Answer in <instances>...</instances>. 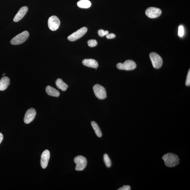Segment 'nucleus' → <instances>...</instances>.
Returning <instances> with one entry per match:
<instances>
[{
	"mask_svg": "<svg viewBox=\"0 0 190 190\" xmlns=\"http://www.w3.org/2000/svg\"><path fill=\"white\" fill-rule=\"evenodd\" d=\"M165 164L169 167H173L179 163L180 159L177 155L172 153L165 154L162 157Z\"/></svg>",
	"mask_w": 190,
	"mask_h": 190,
	"instance_id": "f257e3e1",
	"label": "nucleus"
},
{
	"mask_svg": "<svg viewBox=\"0 0 190 190\" xmlns=\"http://www.w3.org/2000/svg\"><path fill=\"white\" fill-rule=\"evenodd\" d=\"M29 36V33L28 31H24L13 38L10 41V43L15 45L22 44L28 39Z\"/></svg>",
	"mask_w": 190,
	"mask_h": 190,
	"instance_id": "f03ea898",
	"label": "nucleus"
},
{
	"mask_svg": "<svg viewBox=\"0 0 190 190\" xmlns=\"http://www.w3.org/2000/svg\"><path fill=\"white\" fill-rule=\"evenodd\" d=\"M117 67L118 69L130 71L134 69L136 67V64L135 62L131 60H127L123 63H118Z\"/></svg>",
	"mask_w": 190,
	"mask_h": 190,
	"instance_id": "7ed1b4c3",
	"label": "nucleus"
},
{
	"mask_svg": "<svg viewBox=\"0 0 190 190\" xmlns=\"http://www.w3.org/2000/svg\"><path fill=\"white\" fill-rule=\"evenodd\" d=\"M93 90L95 96L100 99H104L107 97L105 88L99 84H96L93 87Z\"/></svg>",
	"mask_w": 190,
	"mask_h": 190,
	"instance_id": "20e7f679",
	"label": "nucleus"
},
{
	"mask_svg": "<svg viewBox=\"0 0 190 190\" xmlns=\"http://www.w3.org/2000/svg\"><path fill=\"white\" fill-rule=\"evenodd\" d=\"M74 162L76 164L75 170L77 171H82L86 168L87 164L86 159L84 156H78L75 157Z\"/></svg>",
	"mask_w": 190,
	"mask_h": 190,
	"instance_id": "39448f33",
	"label": "nucleus"
},
{
	"mask_svg": "<svg viewBox=\"0 0 190 190\" xmlns=\"http://www.w3.org/2000/svg\"><path fill=\"white\" fill-rule=\"evenodd\" d=\"M150 57L153 67L155 68L159 69L162 67L163 60L158 54L155 52H152L150 54Z\"/></svg>",
	"mask_w": 190,
	"mask_h": 190,
	"instance_id": "423d86ee",
	"label": "nucleus"
},
{
	"mask_svg": "<svg viewBox=\"0 0 190 190\" xmlns=\"http://www.w3.org/2000/svg\"><path fill=\"white\" fill-rule=\"evenodd\" d=\"M88 28L86 27H82L77 32H74L68 37V39L71 41H74L82 37L86 33Z\"/></svg>",
	"mask_w": 190,
	"mask_h": 190,
	"instance_id": "0eeeda50",
	"label": "nucleus"
},
{
	"mask_svg": "<svg viewBox=\"0 0 190 190\" xmlns=\"http://www.w3.org/2000/svg\"><path fill=\"white\" fill-rule=\"evenodd\" d=\"M48 23L50 29L52 31H55L59 28L60 22L57 16L52 15L48 19Z\"/></svg>",
	"mask_w": 190,
	"mask_h": 190,
	"instance_id": "6e6552de",
	"label": "nucleus"
},
{
	"mask_svg": "<svg viewBox=\"0 0 190 190\" xmlns=\"http://www.w3.org/2000/svg\"><path fill=\"white\" fill-rule=\"evenodd\" d=\"M161 10L155 7H149L145 11V14L147 16L152 18H158L161 15Z\"/></svg>",
	"mask_w": 190,
	"mask_h": 190,
	"instance_id": "1a4fd4ad",
	"label": "nucleus"
},
{
	"mask_svg": "<svg viewBox=\"0 0 190 190\" xmlns=\"http://www.w3.org/2000/svg\"><path fill=\"white\" fill-rule=\"evenodd\" d=\"M36 110L34 108H30L27 110L24 118V123L28 124L33 121L36 115Z\"/></svg>",
	"mask_w": 190,
	"mask_h": 190,
	"instance_id": "9d476101",
	"label": "nucleus"
},
{
	"mask_svg": "<svg viewBox=\"0 0 190 190\" xmlns=\"http://www.w3.org/2000/svg\"><path fill=\"white\" fill-rule=\"evenodd\" d=\"M50 157V153L49 150H46L42 152L41 159V164L42 168L45 169L47 167Z\"/></svg>",
	"mask_w": 190,
	"mask_h": 190,
	"instance_id": "9b49d317",
	"label": "nucleus"
},
{
	"mask_svg": "<svg viewBox=\"0 0 190 190\" xmlns=\"http://www.w3.org/2000/svg\"><path fill=\"white\" fill-rule=\"evenodd\" d=\"M28 11V8L27 7L24 6L21 8L13 18L14 22H18L20 21L26 15Z\"/></svg>",
	"mask_w": 190,
	"mask_h": 190,
	"instance_id": "f8f14e48",
	"label": "nucleus"
},
{
	"mask_svg": "<svg viewBox=\"0 0 190 190\" xmlns=\"http://www.w3.org/2000/svg\"><path fill=\"white\" fill-rule=\"evenodd\" d=\"M82 63L86 66L93 68L97 69L98 67V62L94 59H84L82 61Z\"/></svg>",
	"mask_w": 190,
	"mask_h": 190,
	"instance_id": "ddd939ff",
	"label": "nucleus"
},
{
	"mask_svg": "<svg viewBox=\"0 0 190 190\" xmlns=\"http://www.w3.org/2000/svg\"><path fill=\"white\" fill-rule=\"evenodd\" d=\"M10 84V80L8 77H4L0 80V91H4L7 89Z\"/></svg>",
	"mask_w": 190,
	"mask_h": 190,
	"instance_id": "4468645a",
	"label": "nucleus"
},
{
	"mask_svg": "<svg viewBox=\"0 0 190 190\" xmlns=\"http://www.w3.org/2000/svg\"><path fill=\"white\" fill-rule=\"evenodd\" d=\"M46 91L47 94L50 96L57 97L60 95L59 91L49 86L46 87Z\"/></svg>",
	"mask_w": 190,
	"mask_h": 190,
	"instance_id": "2eb2a0df",
	"label": "nucleus"
},
{
	"mask_svg": "<svg viewBox=\"0 0 190 190\" xmlns=\"http://www.w3.org/2000/svg\"><path fill=\"white\" fill-rule=\"evenodd\" d=\"M55 84L57 88L63 91H65L68 88V86L67 84L63 82L61 79H58L56 81Z\"/></svg>",
	"mask_w": 190,
	"mask_h": 190,
	"instance_id": "dca6fc26",
	"label": "nucleus"
},
{
	"mask_svg": "<svg viewBox=\"0 0 190 190\" xmlns=\"http://www.w3.org/2000/svg\"><path fill=\"white\" fill-rule=\"evenodd\" d=\"M77 5L82 8L86 9L90 7L91 3L88 0H80L77 2Z\"/></svg>",
	"mask_w": 190,
	"mask_h": 190,
	"instance_id": "f3484780",
	"label": "nucleus"
},
{
	"mask_svg": "<svg viewBox=\"0 0 190 190\" xmlns=\"http://www.w3.org/2000/svg\"><path fill=\"white\" fill-rule=\"evenodd\" d=\"M91 124L92 127L94 129L97 136L99 137H102V131H101V130L97 124L94 121H92Z\"/></svg>",
	"mask_w": 190,
	"mask_h": 190,
	"instance_id": "a211bd4d",
	"label": "nucleus"
},
{
	"mask_svg": "<svg viewBox=\"0 0 190 190\" xmlns=\"http://www.w3.org/2000/svg\"><path fill=\"white\" fill-rule=\"evenodd\" d=\"M104 160L105 163L107 167H110L111 166V162L109 157L107 154H105L104 155Z\"/></svg>",
	"mask_w": 190,
	"mask_h": 190,
	"instance_id": "6ab92c4d",
	"label": "nucleus"
},
{
	"mask_svg": "<svg viewBox=\"0 0 190 190\" xmlns=\"http://www.w3.org/2000/svg\"><path fill=\"white\" fill-rule=\"evenodd\" d=\"M88 44L89 46L91 47H94L98 44V42L95 40H90L88 41Z\"/></svg>",
	"mask_w": 190,
	"mask_h": 190,
	"instance_id": "aec40b11",
	"label": "nucleus"
},
{
	"mask_svg": "<svg viewBox=\"0 0 190 190\" xmlns=\"http://www.w3.org/2000/svg\"><path fill=\"white\" fill-rule=\"evenodd\" d=\"M108 31H105L102 29H100L98 31V34L100 37H103L105 36L106 35L108 34Z\"/></svg>",
	"mask_w": 190,
	"mask_h": 190,
	"instance_id": "412c9836",
	"label": "nucleus"
},
{
	"mask_svg": "<svg viewBox=\"0 0 190 190\" xmlns=\"http://www.w3.org/2000/svg\"><path fill=\"white\" fill-rule=\"evenodd\" d=\"M184 34V29L183 26H180L179 27V30H178V35L181 37L183 36Z\"/></svg>",
	"mask_w": 190,
	"mask_h": 190,
	"instance_id": "4be33fe9",
	"label": "nucleus"
},
{
	"mask_svg": "<svg viewBox=\"0 0 190 190\" xmlns=\"http://www.w3.org/2000/svg\"><path fill=\"white\" fill-rule=\"evenodd\" d=\"M186 85L187 86H189L190 85V69L188 72L187 77L186 80Z\"/></svg>",
	"mask_w": 190,
	"mask_h": 190,
	"instance_id": "5701e85b",
	"label": "nucleus"
},
{
	"mask_svg": "<svg viewBox=\"0 0 190 190\" xmlns=\"http://www.w3.org/2000/svg\"><path fill=\"white\" fill-rule=\"evenodd\" d=\"M131 187L129 186H124L123 187L119 188L118 190H130Z\"/></svg>",
	"mask_w": 190,
	"mask_h": 190,
	"instance_id": "b1692460",
	"label": "nucleus"
},
{
	"mask_svg": "<svg viewBox=\"0 0 190 190\" xmlns=\"http://www.w3.org/2000/svg\"><path fill=\"white\" fill-rule=\"evenodd\" d=\"M106 36V38L108 39H112L116 37V35L113 33L108 34Z\"/></svg>",
	"mask_w": 190,
	"mask_h": 190,
	"instance_id": "393cba45",
	"label": "nucleus"
},
{
	"mask_svg": "<svg viewBox=\"0 0 190 190\" xmlns=\"http://www.w3.org/2000/svg\"><path fill=\"white\" fill-rule=\"evenodd\" d=\"M3 139V136L2 134L0 133V144L1 143Z\"/></svg>",
	"mask_w": 190,
	"mask_h": 190,
	"instance_id": "a878e982",
	"label": "nucleus"
},
{
	"mask_svg": "<svg viewBox=\"0 0 190 190\" xmlns=\"http://www.w3.org/2000/svg\"><path fill=\"white\" fill-rule=\"evenodd\" d=\"M5 75V73H3V75H2V76H4V75Z\"/></svg>",
	"mask_w": 190,
	"mask_h": 190,
	"instance_id": "bb28decb",
	"label": "nucleus"
}]
</instances>
